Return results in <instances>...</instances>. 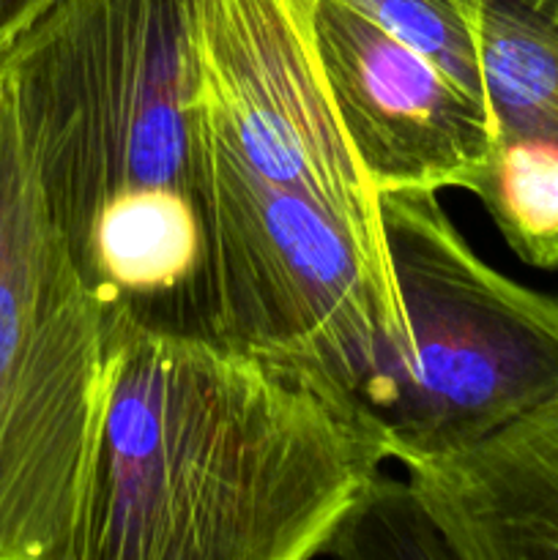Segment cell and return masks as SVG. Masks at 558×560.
<instances>
[{
  "label": "cell",
  "instance_id": "6da1fadb",
  "mask_svg": "<svg viewBox=\"0 0 558 560\" xmlns=\"http://www.w3.org/2000/svg\"><path fill=\"white\" fill-rule=\"evenodd\" d=\"M388 459L383 427L315 372L120 334L71 560L326 556Z\"/></svg>",
  "mask_w": 558,
  "mask_h": 560
},
{
  "label": "cell",
  "instance_id": "7a4b0ae2",
  "mask_svg": "<svg viewBox=\"0 0 558 560\" xmlns=\"http://www.w3.org/2000/svg\"><path fill=\"white\" fill-rule=\"evenodd\" d=\"M197 0H53L0 55L38 191L107 337L213 339Z\"/></svg>",
  "mask_w": 558,
  "mask_h": 560
},
{
  "label": "cell",
  "instance_id": "3957f363",
  "mask_svg": "<svg viewBox=\"0 0 558 560\" xmlns=\"http://www.w3.org/2000/svg\"><path fill=\"white\" fill-rule=\"evenodd\" d=\"M109 337L55 228L0 77V560H71Z\"/></svg>",
  "mask_w": 558,
  "mask_h": 560
},
{
  "label": "cell",
  "instance_id": "277c9868",
  "mask_svg": "<svg viewBox=\"0 0 558 560\" xmlns=\"http://www.w3.org/2000/svg\"><path fill=\"white\" fill-rule=\"evenodd\" d=\"M202 135L213 339L315 372L383 427L414 370L394 282L337 219Z\"/></svg>",
  "mask_w": 558,
  "mask_h": 560
},
{
  "label": "cell",
  "instance_id": "5b68a950",
  "mask_svg": "<svg viewBox=\"0 0 558 560\" xmlns=\"http://www.w3.org/2000/svg\"><path fill=\"white\" fill-rule=\"evenodd\" d=\"M414 370L383 419L405 468L474 446L558 394V299L487 266L438 191H383Z\"/></svg>",
  "mask_w": 558,
  "mask_h": 560
},
{
  "label": "cell",
  "instance_id": "8992f818",
  "mask_svg": "<svg viewBox=\"0 0 558 560\" xmlns=\"http://www.w3.org/2000/svg\"><path fill=\"white\" fill-rule=\"evenodd\" d=\"M208 131L277 189L337 219L392 279L381 191L356 156L310 36V0H197Z\"/></svg>",
  "mask_w": 558,
  "mask_h": 560
},
{
  "label": "cell",
  "instance_id": "52a82bcc",
  "mask_svg": "<svg viewBox=\"0 0 558 560\" xmlns=\"http://www.w3.org/2000/svg\"><path fill=\"white\" fill-rule=\"evenodd\" d=\"M310 36L350 145L381 195H474L492 151L485 104L348 0H310Z\"/></svg>",
  "mask_w": 558,
  "mask_h": 560
},
{
  "label": "cell",
  "instance_id": "ba28073f",
  "mask_svg": "<svg viewBox=\"0 0 558 560\" xmlns=\"http://www.w3.org/2000/svg\"><path fill=\"white\" fill-rule=\"evenodd\" d=\"M492 151L474 197L514 255L558 271V0H460Z\"/></svg>",
  "mask_w": 558,
  "mask_h": 560
},
{
  "label": "cell",
  "instance_id": "9c48e42d",
  "mask_svg": "<svg viewBox=\"0 0 558 560\" xmlns=\"http://www.w3.org/2000/svg\"><path fill=\"white\" fill-rule=\"evenodd\" d=\"M408 470L416 503L454 558H558V394L474 446Z\"/></svg>",
  "mask_w": 558,
  "mask_h": 560
},
{
  "label": "cell",
  "instance_id": "30bf717a",
  "mask_svg": "<svg viewBox=\"0 0 558 560\" xmlns=\"http://www.w3.org/2000/svg\"><path fill=\"white\" fill-rule=\"evenodd\" d=\"M348 3L410 49L425 55L468 96L485 104L476 44L460 0H348Z\"/></svg>",
  "mask_w": 558,
  "mask_h": 560
},
{
  "label": "cell",
  "instance_id": "8fae6325",
  "mask_svg": "<svg viewBox=\"0 0 558 560\" xmlns=\"http://www.w3.org/2000/svg\"><path fill=\"white\" fill-rule=\"evenodd\" d=\"M53 0H0V55Z\"/></svg>",
  "mask_w": 558,
  "mask_h": 560
}]
</instances>
